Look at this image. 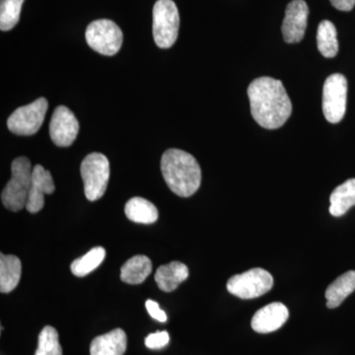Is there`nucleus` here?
Listing matches in <instances>:
<instances>
[{
  "label": "nucleus",
  "mask_w": 355,
  "mask_h": 355,
  "mask_svg": "<svg viewBox=\"0 0 355 355\" xmlns=\"http://www.w3.org/2000/svg\"><path fill=\"white\" fill-rule=\"evenodd\" d=\"M79 132L76 116L65 106H58L53 112L50 123L51 141L57 146L69 147L76 141Z\"/></svg>",
  "instance_id": "10"
},
{
  "label": "nucleus",
  "mask_w": 355,
  "mask_h": 355,
  "mask_svg": "<svg viewBox=\"0 0 355 355\" xmlns=\"http://www.w3.org/2000/svg\"><path fill=\"white\" fill-rule=\"evenodd\" d=\"M153 272V263L144 254L132 257L121 268V279L128 284H140Z\"/></svg>",
  "instance_id": "17"
},
{
  "label": "nucleus",
  "mask_w": 355,
  "mask_h": 355,
  "mask_svg": "<svg viewBox=\"0 0 355 355\" xmlns=\"http://www.w3.org/2000/svg\"><path fill=\"white\" fill-rule=\"evenodd\" d=\"M22 272L21 261L13 254H0V292L9 293L19 284Z\"/></svg>",
  "instance_id": "16"
},
{
  "label": "nucleus",
  "mask_w": 355,
  "mask_h": 355,
  "mask_svg": "<svg viewBox=\"0 0 355 355\" xmlns=\"http://www.w3.org/2000/svg\"><path fill=\"white\" fill-rule=\"evenodd\" d=\"M106 250L103 247H95L81 258L76 259L70 266V270L76 277H83L95 270L104 261Z\"/></svg>",
  "instance_id": "22"
},
{
  "label": "nucleus",
  "mask_w": 355,
  "mask_h": 355,
  "mask_svg": "<svg viewBox=\"0 0 355 355\" xmlns=\"http://www.w3.org/2000/svg\"><path fill=\"white\" fill-rule=\"evenodd\" d=\"M55 190L53 177L42 165L33 167L31 187H30L26 209L31 214H37L43 209L44 195H51Z\"/></svg>",
  "instance_id": "12"
},
{
  "label": "nucleus",
  "mask_w": 355,
  "mask_h": 355,
  "mask_svg": "<svg viewBox=\"0 0 355 355\" xmlns=\"http://www.w3.org/2000/svg\"><path fill=\"white\" fill-rule=\"evenodd\" d=\"M355 291V270L343 273L331 282L326 291L327 307H338Z\"/></svg>",
  "instance_id": "18"
},
{
  "label": "nucleus",
  "mask_w": 355,
  "mask_h": 355,
  "mask_svg": "<svg viewBox=\"0 0 355 355\" xmlns=\"http://www.w3.org/2000/svg\"><path fill=\"white\" fill-rule=\"evenodd\" d=\"M86 42L92 50L103 55H116L123 44V35L121 28L112 20L93 21L85 32Z\"/></svg>",
  "instance_id": "6"
},
{
  "label": "nucleus",
  "mask_w": 355,
  "mask_h": 355,
  "mask_svg": "<svg viewBox=\"0 0 355 355\" xmlns=\"http://www.w3.org/2000/svg\"><path fill=\"white\" fill-rule=\"evenodd\" d=\"M318 50L324 58H335L338 55V33L335 25L329 20L322 21L317 32Z\"/></svg>",
  "instance_id": "21"
},
{
  "label": "nucleus",
  "mask_w": 355,
  "mask_h": 355,
  "mask_svg": "<svg viewBox=\"0 0 355 355\" xmlns=\"http://www.w3.org/2000/svg\"><path fill=\"white\" fill-rule=\"evenodd\" d=\"M33 168L27 157H18L11 164V179L1 193V202L11 211L24 209L31 187Z\"/></svg>",
  "instance_id": "3"
},
{
  "label": "nucleus",
  "mask_w": 355,
  "mask_h": 355,
  "mask_svg": "<svg viewBox=\"0 0 355 355\" xmlns=\"http://www.w3.org/2000/svg\"><path fill=\"white\" fill-rule=\"evenodd\" d=\"M330 214L333 216H345L355 205V179H349L336 187L330 198Z\"/></svg>",
  "instance_id": "19"
},
{
  "label": "nucleus",
  "mask_w": 355,
  "mask_h": 355,
  "mask_svg": "<svg viewBox=\"0 0 355 355\" xmlns=\"http://www.w3.org/2000/svg\"><path fill=\"white\" fill-rule=\"evenodd\" d=\"M189 277L188 266L181 261H171L168 265L159 266L155 272L156 284L164 292L176 291L182 282Z\"/></svg>",
  "instance_id": "15"
},
{
  "label": "nucleus",
  "mask_w": 355,
  "mask_h": 355,
  "mask_svg": "<svg viewBox=\"0 0 355 355\" xmlns=\"http://www.w3.org/2000/svg\"><path fill=\"white\" fill-rule=\"evenodd\" d=\"M85 197L90 202L100 200L108 187L110 163L104 154L93 153L83 159L80 167Z\"/></svg>",
  "instance_id": "4"
},
{
  "label": "nucleus",
  "mask_w": 355,
  "mask_h": 355,
  "mask_svg": "<svg viewBox=\"0 0 355 355\" xmlns=\"http://www.w3.org/2000/svg\"><path fill=\"white\" fill-rule=\"evenodd\" d=\"M35 355H62L57 330L53 327H44L38 338V349Z\"/></svg>",
  "instance_id": "24"
},
{
  "label": "nucleus",
  "mask_w": 355,
  "mask_h": 355,
  "mask_svg": "<svg viewBox=\"0 0 355 355\" xmlns=\"http://www.w3.org/2000/svg\"><path fill=\"white\" fill-rule=\"evenodd\" d=\"M146 310L148 311L149 315L155 319L156 321L165 323L167 321V315L164 311L161 310L160 306L156 301L147 300L146 302Z\"/></svg>",
  "instance_id": "26"
},
{
  "label": "nucleus",
  "mask_w": 355,
  "mask_h": 355,
  "mask_svg": "<svg viewBox=\"0 0 355 355\" xmlns=\"http://www.w3.org/2000/svg\"><path fill=\"white\" fill-rule=\"evenodd\" d=\"M254 120L266 130L282 128L292 113L291 99L284 84L272 77L254 79L248 87Z\"/></svg>",
  "instance_id": "1"
},
{
  "label": "nucleus",
  "mask_w": 355,
  "mask_h": 355,
  "mask_svg": "<svg viewBox=\"0 0 355 355\" xmlns=\"http://www.w3.org/2000/svg\"><path fill=\"white\" fill-rule=\"evenodd\" d=\"M308 15L309 7L304 0H292L287 6L282 27L286 43L295 44L302 41L307 28Z\"/></svg>",
  "instance_id": "11"
},
{
  "label": "nucleus",
  "mask_w": 355,
  "mask_h": 355,
  "mask_svg": "<svg viewBox=\"0 0 355 355\" xmlns=\"http://www.w3.org/2000/svg\"><path fill=\"white\" fill-rule=\"evenodd\" d=\"M331 6L340 11H350L354 9L355 0H330Z\"/></svg>",
  "instance_id": "27"
},
{
  "label": "nucleus",
  "mask_w": 355,
  "mask_h": 355,
  "mask_svg": "<svg viewBox=\"0 0 355 355\" xmlns=\"http://www.w3.org/2000/svg\"><path fill=\"white\" fill-rule=\"evenodd\" d=\"M161 172L170 190L182 198L197 193L202 183V170L191 154L171 148L161 158Z\"/></svg>",
  "instance_id": "2"
},
{
  "label": "nucleus",
  "mask_w": 355,
  "mask_h": 355,
  "mask_svg": "<svg viewBox=\"0 0 355 355\" xmlns=\"http://www.w3.org/2000/svg\"><path fill=\"white\" fill-rule=\"evenodd\" d=\"M49 102L42 97L31 104L20 107L7 120V127L14 135H33L39 132L44 121Z\"/></svg>",
  "instance_id": "8"
},
{
  "label": "nucleus",
  "mask_w": 355,
  "mask_h": 355,
  "mask_svg": "<svg viewBox=\"0 0 355 355\" xmlns=\"http://www.w3.org/2000/svg\"><path fill=\"white\" fill-rule=\"evenodd\" d=\"M273 286V277L261 268L233 275L227 282L229 293L241 299H254L268 293Z\"/></svg>",
  "instance_id": "7"
},
{
  "label": "nucleus",
  "mask_w": 355,
  "mask_h": 355,
  "mask_svg": "<svg viewBox=\"0 0 355 355\" xmlns=\"http://www.w3.org/2000/svg\"><path fill=\"white\" fill-rule=\"evenodd\" d=\"M25 0H1L0 1V29L10 31L19 22L21 9Z\"/></svg>",
  "instance_id": "23"
},
{
  "label": "nucleus",
  "mask_w": 355,
  "mask_h": 355,
  "mask_svg": "<svg viewBox=\"0 0 355 355\" xmlns=\"http://www.w3.org/2000/svg\"><path fill=\"white\" fill-rule=\"evenodd\" d=\"M170 342V336L168 331H156L146 336V345L150 349H161L167 347Z\"/></svg>",
  "instance_id": "25"
},
{
  "label": "nucleus",
  "mask_w": 355,
  "mask_h": 355,
  "mask_svg": "<svg viewBox=\"0 0 355 355\" xmlns=\"http://www.w3.org/2000/svg\"><path fill=\"white\" fill-rule=\"evenodd\" d=\"M128 338L121 329L97 336L90 345L91 355H123L127 350Z\"/></svg>",
  "instance_id": "14"
},
{
  "label": "nucleus",
  "mask_w": 355,
  "mask_h": 355,
  "mask_svg": "<svg viewBox=\"0 0 355 355\" xmlns=\"http://www.w3.org/2000/svg\"><path fill=\"white\" fill-rule=\"evenodd\" d=\"M125 214L135 223L153 224L158 219V209L155 205L144 198H130L125 205Z\"/></svg>",
  "instance_id": "20"
},
{
  "label": "nucleus",
  "mask_w": 355,
  "mask_h": 355,
  "mask_svg": "<svg viewBox=\"0 0 355 355\" xmlns=\"http://www.w3.org/2000/svg\"><path fill=\"white\" fill-rule=\"evenodd\" d=\"M347 80L343 74H331L326 79L323 87V113L331 123L343 120L347 111Z\"/></svg>",
  "instance_id": "9"
},
{
  "label": "nucleus",
  "mask_w": 355,
  "mask_h": 355,
  "mask_svg": "<svg viewBox=\"0 0 355 355\" xmlns=\"http://www.w3.org/2000/svg\"><path fill=\"white\" fill-rule=\"evenodd\" d=\"M289 317L286 306L280 302H273L265 306L254 315L252 328L257 333H272L282 328Z\"/></svg>",
  "instance_id": "13"
},
{
  "label": "nucleus",
  "mask_w": 355,
  "mask_h": 355,
  "mask_svg": "<svg viewBox=\"0 0 355 355\" xmlns=\"http://www.w3.org/2000/svg\"><path fill=\"white\" fill-rule=\"evenodd\" d=\"M180 15L173 0H157L153 7V38L160 49L171 48L179 35Z\"/></svg>",
  "instance_id": "5"
}]
</instances>
